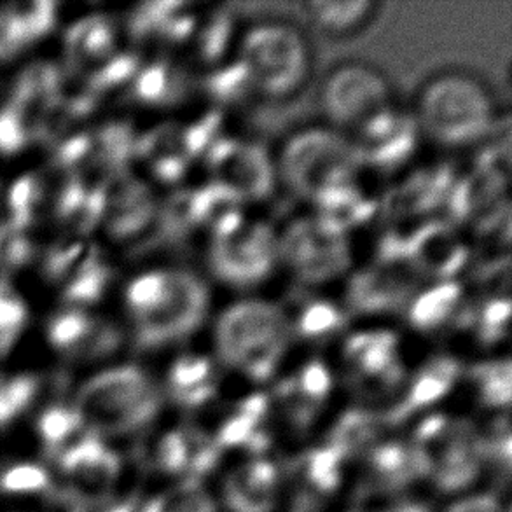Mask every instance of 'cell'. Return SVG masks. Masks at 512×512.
<instances>
[{
    "mask_svg": "<svg viewBox=\"0 0 512 512\" xmlns=\"http://www.w3.org/2000/svg\"><path fill=\"white\" fill-rule=\"evenodd\" d=\"M121 306L130 333L151 348L186 343L214 315L207 278L184 264H154L137 271L123 285Z\"/></svg>",
    "mask_w": 512,
    "mask_h": 512,
    "instance_id": "obj_1",
    "label": "cell"
},
{
    "mask_svg": "<svg viewBox=\"0 0 512 512\" xmlns=\"http://www.w3.org/2000/svg\"><path fill=\"white\" fill-rule=\"evenodd\" d=\"M499 112V98L485 77L448 67L432 72L416 88L411 121L432 146L465 151L490 137Z\"/></svg>",
    "mask_w": 512,
    "mask_h": 512,
    "instance_id": "obj_2",
    "label": "cell"
},
{
    "mask_svg": "<svg viewBox=\"0 0 512 512\" xmlns=\"http://www.w3.org/2000/svg\"><path fill=\"white\" fill-rule=\"evenodd\" d=\"M212 355L221 369L245 380L270 381L289 360L294 331L289 312L270 299L245 294L210 319Z\"/></svg>",
    "mask_w": 512,
    "mask_h": 512,
    "instance_id": "obj_3",
    "label": "cell"
},
{
    "mask_svg": "<svg viewBox=\"0 0 512 512\" xmlns=\"http://www.w3.org/2000/svg\"><path fill=\"white\" fill-rule=\"evenodd\" d=\"M322 123L350 140L357 151L390 135L401 109L385 70L366 60H343L319 84Z\"/></svg>",
    "mask_w": 512,
    "mask_h": 512,
    "instance_id": "obj_4",
    "label": "cell"
},
{
    "mask_svg": "<svg viewBox=\"0 0 512 512\" xmlns=\"http://www.w3.org/2000/svg\"><path fill=\"white\" fill-rule=\"evenodd\" d=\"M247 86L263 100L291 102L315 74V48L305 28L284 16L250 21L236 42Z\"/></svg>",
    "mask_w": 512,
    "mask_h": 512,
    "instance_id": "obj_5",
    "label": "cell"
},
{
    "mask_svg": "<svg viewBox=\"0 0 512 512\" xmlns=\"http://www.w3.org/2000/svg\"><path fill=\"white\" fill-rule=\"evenodd\" d=\"M161 402V385L144 367L119 362L84 381L74 411L84 429L95 436H133L156 420Z\"/></svg>",
    "mask_w": 512,
    "mask_h": 512,
    "instance_id": "obj_6",
    "label": "cell"
},
{
    "mask_svg": "<svg viewBox=\"0 0 512 512\" xmlns=\"http://www.w3.org/2000/svg\"><path fill=\"white\" fill-rule=\"evenodd\" d=\"M409 446L420 478L439 492H465L485 467L478 432L448 416L430 415L416 423Z\"/></svg>",
    "mask_w": 512,
    "mask_h": 512,
    "instance_id": "obj_7",
    "label": "cell"
},
{
    "mask_svg": "<svg viewBox=\"0 0 512 512\" xmlns=\"http://www.w3.org/2000/svg\"><path fill=\"white\" fill-rule=\"evenodd\" d=\"M359 151L350 140L329 126H305L287 139L282 149L280 172L285 184L305 198H320L331 187L345 184L357 168Z\"/></svg>",
    "mask_w": 512,
    "mask_h": 512,
    "instance_id": "obj_8",
    "label": "cell"
},
{
    "mask_svg": "<svg viewBox=\"0 0 512 512\" xmlns=\"http://www.w3.org/2000/svg\"><path fill=\"white\" fill-rule=\"evenodd\" d=\"M207 256L221 282L250 291L280 266V240L268 222L231 217L215 228Z\"/></svg>",
    "mask_w": 512,
    "mask_h": 512,
    "instance_id": "obj_9",
    "label": "cell"
},
{
    "mask_svg": "<svg viewBox=\"0 0 512 512\" xmlns=\"http://www.w3.org/2000/svg\"><path fill=\"white\" fill-rule=\"evenodd\" d=\"M280 264L296 271L301 282H322L345 270V238L327 221H301L278 233Z\"/></svg>",
    "mask_w": 512,
    "mask_h": 512,
    "instance_id": "obj_10",
    "label": "cell"
},
{
    "mask_svg": "<svg viewBox=\"0 0 512 512\" xmlns=\"http://www.w3.org/2000/svg\"><path fill=\"white\" fill-rule=\"evenodd\" d=\"M270 409L292 429L305 430L315 423L333 395L331 367L310 360L289 371L282 367L273 378Z\"/></svg>",
    "mask_w": 512,
    "mask_h": 512,
    "instance_id": "obj_11",
    "label": "cell"
},
{
    "mask_svg": "<svg viewBox=\"0 0 512 512\" xmlns=\"http://www.w3.org/2000/svg\"><path fill=\"white\" fill-rule=\"evenodd\" d=\"M341 367L350 385L364 394H385L402 388L406 380L399 343L390 333L350 336L343 348Z\"/></svg>",
    "mask_w": 512,
    "mask_h": 512,
    "instance_id": "obj_12",
    "label": "cell"
},
{
    "mask_svg": "<svg viewBox=\"0 0 512 512\" xmlns=\"http://www.w3.org/2000/svg\"><path fill=\"white\" fill-rule=\"evenodd\" d=\"M221 457L210 437L200 430L173 427L156 434L147 453V464L161 478L198 481L201 474L214 469Z\"/></svg>",
    "mask_w": 512,
    "mask_h": 512,
    "instance_id": "obj_13",
    "label": "cell"
},
{
    "mask_svg": "<svg viewBox=\"0 0 512 512\" xmlns=\"http://www.w3.org/2000/svg\"><path fill=\"white\" fill-rule=\"evenodd\" d=\"M282 490L278 465L263 455H250L222 479L221 499L229 512H273Z\"/></svg>",
    "mask_w": 512,
    "mask_h": 512,
    "instance_id": "obj_14",
    "label": "cell"
},
{
    "mask_svg": "<svg viewBox=\"0 0 512 512\" xmlns=\"http://www.w3.org/2000/svg\"><path fill=\"white\" fill-rule=\"evenodd\" d=\"M360 465V485L366 492L390 495L420 479L413 448L401 441H374L364 450Z\"/></svg>",
    "mask_w": 512,
    "mask_h": 512,
    "instance_id": "obj_15",
    "label": "cell"
},
{
    "mask_svg": "<svg viewBox=\"0 0 512 512\" xmlns=\"http://www.w3.org/2000/svg\"><path fill=\"white\" fill-rule=\"evenodd\" d=\"M270 411V401L263 395L243 399L224 413L212 430V436L208 437L219 453L240 450L261 455L270 444V434L266 430Z\"/></svg>",
    "mask_w": 512,
    "mask_h": 512,
    "instance_id": "obj_16",
    "label": "cell"
},
{
    "mask_svg": "<svg viewBox=\"0 0 512 512\" xmlns=\"http://www.w3.org/2000/svg\"><path fill=\"white\" fill-rule=\"evenodd\" d=\"M219 371L212 353H182L168 367L161 392L184 408H203L217 394Z\"/></svg>",
    "mask_w": 512,
    "mask_h": 512,
    "instance_id": "obj_17",
    "label": "cell"
},
{
    "mask_svg": "<svg viewBox=\"0 0 512 512\" xmlns=\"http://www.w3.org/2000/svg\"><path fill=\"white\" fill-rule=\"evenodd\" d=\"M352 462L345 450L329 441L308 451L296 469L301 500H331L343 492Z\"/></svg>",
    "mask_w": 512,
    "mask_h": 512,
    "instance_id": "obj_18",
    "label": "cell"
},
{
    "mask_svg": "<svg viewBox=\"0 0 512 512\" xmlns=\"http://www.w3.org/2000/svg\"><path fill=\"white\" fill-rule=\"evenodd\" d=\"M303 9L322 34L331 39H352L373 25L381 4L374 0H312L305 2Z\"/></svg>",
    "mask_w": 512,
    "mask_h": 512,
    "instance_id": "obj_19",
    "label": "cell"
},
{
    "mask_svg": "<svg viewBox=\"0 0 512 512\" xmlns=\"http://www.w3.org/2000/svg\"><path fill=\"white\" fill-rule=\"evenodd\" d=\"M457 371L451 364H432L423 369L416 378L408 381V387L402 390L401 399L395 404L388 422H406L413 416L436 406L446 392H450L455 383Z\"/></svg>",
    "mask_w": 512,
    "mask_h": 512,
    "instance_id": "obj_20",
    "label": "cell"
},
{
    "mask_svg": "<svg viewBox=\"0 0 512 512\" xmlns=\"http://www.w3.org/2000/svg\"><path fill=\"white\" fill-rule=\"evenodd\" d=\"M70 478L77 479L81 485L107 488L116 481L121 471L119 458L98 441L81 444L79 450L70 451L67 460Z\"/></svg>",
    "mask_w": 512,
    "mask_h": 512,
    "instance_id": "obj_21",
    "label": "cell"
},
{
    "mask_svg": "<svg viewBox=\"0 0 512 512\" xmlns=\"http://www.w3.org/2000/svg\"><path fill=\"white\" fill-rule=\"evenodd\" d=\"M142 512H217V506L200 481H182L149 500Z\"/></svg>",
    "mask_w": 512,
    "mask_h": 512,
    "instance_id": "obj_22",
    "label": "cell"
},
{
    "mask_svg": "<svg viewBox=\"0 0 512 512\" xmlns=\"http://www.w3.org/2000/svg\"><path fill=\"white\" fill-rule=\"evenodd\" d=\"M479 404L486 409L507 408L511 402V373L509 364L488 366L472 376Z\"/></svg>",
    "mask_w": 512,
    "mask_h": 512,
    "instance_id": "obj_23",
    "label": "cell"
},
{
    "mask_svg": "<svg viewBox=\"0 0 512 512\" xmlns=\"http://www.w3.org/2000/svg\"><path fill=\"white\" fill-rule=\"evenodd\" d=\"M27 326V306L16 292L0 287V352L20 340Z\"/></svg>",
    "mask_w": 512,
    "mask_h": 512,
    "instance_id": "obj_24",
    "label": "cell"
},
{
    "mask_svg": "<svg viewBox=\"0 0 512 512\" xmlns=\"http://www.w3.org/2000/svg\"><path fill=\"white\" fill-rule=\"evenodd\" d=\"M34 390L32 378L13 376L0 380V423H6L7 418H13L16 411L27 406Z\"/></svg>",
    "mask_w": 512,
    "mask_h": 512,
    "instance_id": "obj_25",
    "label": "cell"
},
{
    "mask_svg": "<svg viewBox=\"0 0 512 512\" xmlns=\"http://www.w3.org/2000/svg\"><path fill=\"white\" fill-rule=\"evenodd\" d=\"M444 512H504L492 493H472L453 502Z\"/></svg>",
    "mask_w": 512,
    "mask_h": 512,
    "instance_id": "obj_26",
    "label": "cell"
},
{
    "mask_svg": "<svg viewBox=\"0 0 512 512\" xmlns=\"http://www.w3.org/2000/svg\"><path fill=\"white\" fill-rule=\"evenodd\" d=\"M378 512H432L425 500L415 497H397L392 502H387Z\"/></svg>",
    "mask_w": 512,
    "mask_h": 512,
    "instance_id": "obj_27",
    "label": "cell"
}]
</instances>
